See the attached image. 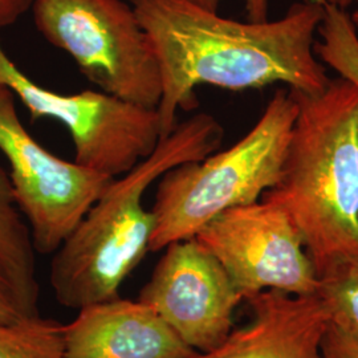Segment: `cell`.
Returning a JSON list of instances; mask_svg holds the SVG:
<instances>
[{"mask_svg": "<svg viewBox=\"0 0 358 358\" xmlns=\"http://www.w3.org/2000/svg\"><path fill=\"white\" fill-rule=\"evenodd\" d=\"M149 35L162 75L157 108L161 138L177 127L178 109L196 108L195 88L259 90L275 83L319 93L331 81L315 53L322 4H292L282 19L242 23L190 0H129Z\"/></svg>", "mask_w": 358, "mask_h": 358, "instance_id": "6da1fadb", "label": "cell"}, {"mask_svg": "<svg viewBox=\"0 0 358 358\" xmlns=\"http://www.w3.org/2000/svg\"><path fill=\"white\" fill-rule=\"evenodd\" d=\"M289 92L299 115L280 180L262 199L292 220L320 276L358 262V88L340 77L319 93Z\"/></svg>", "mask_w": 358, "mask_h": 358, "instance_id": "7a4b0ae2", "label": "cell"}, {"mask_svg": "<svg viewBox=\"0 0 358 358\" xmlns=\"http://www.w3.org/2000/svg\"><path fill=\"white\" fill-rule=\"evenodd\" d=\"M223 128L196 113L158 142L153 153L115 178L53 254L50 282L56 301L81 309L118 297L121 285L149 252L155 220L143 196L173 167L215 153Z\"/></svg>", "mask_w": 358, "mask_h": 358, "instance_id": "3957f363", "label": "cell"}, {"mask_svg": "<svg viewBox=\"0 0 358 358\" xmlns=\"http://www.w3.org/2000/svg\"><path fill=\"white\" fill-rule=\"evenodd\" d=\"M299 105L278 90L241 141L202 161L170 169L158 182L149 251L194 238L223 211L257 202L278 185Z\"/></svg>", "mask_w": 358, "mask_h": 358, "instance_id": "277c9868", "label": "cell"}, {"mask_svg": "<svg viewBox=\"0 0 358 358\" xmlns=\"http://www.w3.org/2000/svg\"><path fill=\"white\" fill-rule=\"evenodd\" d=\"M34 22L100 90L129 103L158 108L161 66L134 8L122 0H34Z\"/></svg>", "mask_w": 358, "mask_h": 358, "instance_id": "5b68a950", "label": "cell"}, {"mask_svg": "<svg viewBox=\"0 0 358 358\" xmlns=\"http://www.w3.org/2000/svg\"><path fill=\"white\" fill-rule=\"evenodd\" d=\"M0 84L13 90L31 120L64 124L75 145V162L118 178L153 153L161 140L157 108L129 103L105 92L63 94L40 87L13 63L0 43Z\"/></svg>", "mask_w": 358, "mask_h": 358, "instance_id": "8992f818", "label": "cell"}, {"mask_svg": "<svg viewBox=\"0 0 358 358\" xmlns=\"http://www.w3.org/2000/svg\"><path fill=\"white\" fill-rule=\"evenodd\" d=\"M16 96L0 84V152L36 252L53 255L115 178L48 152L24 128Z\"/></svg>", "mask_w": 358, "mask_h": 358, "instance_id": "52a82bcc", "label": "cell"}, {"mask_svg": "<svg viewBox=\"0 0 358 358\" xmlns=\"http://www.w3.org/2000/svg\"><path fill=\"white\" fill-rule=\"evenodd\" d=\"M194 238L217 257L243 294L263 291L307 296L319 288V276L292 220L267 201L232 207Z\"/></svg>", "mask_w": 358, "mask_h": 358, "instance_id": "ba28073f", "label": "cell"}, {"mask_svg": "<svg viewBox=\"0 0 358 358\" xmlns=\"http://www.w3.org/2000/svg\"><path fill=\"white\" fill-rule=\"evenodd\" d=\"M138 301L198 353L220 345L234 329V312L244 301L222 263L196 238L169 244Z\"/></svg>", "mask_w": 358, "mask_h": 358, "instance_id": "9c48e42d", "label": "cell"}, {"mask_svg": "<svg viewBox=\"0 0 358 358\" xmlns=\"http://www.w3.org/2000/svg\"><path fill=\"white\" fill-rule=\"evenodd\" d=\"M251 320L220 345L190 358H322L331 319L317 294L263 291L247 297Z\"/></svg>", "mask_w": 358, "mask_h": 358, "instance_id": "30bf717a", "label": "cell"}, {"mask_svg": "<svg viewBox=\"0 0 358 358\" xmlns=\"http://www.w3.org/2000/svg\"><path fill=\"white\" fill-rule=\"evenodd\" d=\"M66 358H190L182 341L153 309L120 296L78 309L64 325Z\"/></svg>", "mask_w": 358, "mask_h": 358, "instance_id": "8fae6325", "label": "cell"}, {"mask_svg": "<svg viewBox=\"0 0 358 358\" xmlns=\"http://www.w3.org/2000/svg\"><path fill=\"white\" fill-rule=\"evenodd\" d=\"M36 254L10 174L0 166V324L40 315Z\"/></svg>", "mask_w": 358, "mask_h": 358, "instance_id": "7c38bea8", "label": "cell"}, {"mask_svg": "<svg viewBox=\"0 0 358 358\" xmlns=\"http://www.w3.org/2000/svg\"><path fill=\"white\" fill-rule=\"evenodd\" d=\"M0 358H66L64 325L41 315L0 324Z\"/></svg>", "mask_w": 358, "mask_h": 358, "instance_id": "4fadbf2b", "label": "cell"}, {"mask_svg": "<svg viewBox=\"0 0 358 358\" xmlns=\"http://www.w3.org/2000/svg\"><path fill=\"white\" fill-rule=\"evenodd\" d=\"M322 7L324 15L317 28L321 41H315V53L358 88V38L350 15L331 4Z\"/></svg>", "mask_w": 358, "mask_h": 358, "instance_id": "5bb4252c", "label": "cell"}, {"mask_svg": "<svg viewBox=\"0 0 358 358\" xmlns=\"http://www.w3.org/2000/svg\"><path fill=\"white\" fill-rule=\"evenodd\" d=\"M317 296L331 322L358 341V262L333 264L319 276Z\"/></svg>", "mask_w": 358, "mask_h": 358, "instance_id": "9a60e30c", "label": "cell"}, {"mask_svg": "<svg viewBox=\"0 0 358 358\" xmlns=\"http://www.w3.org/2000/svg\"><path fill=\"white\" fill-rule=\"evenodd\" d=\"M322 358H358V341L331 322L322 341Z\"/></svg>", "mask_w": 358, "mask_h": 358, "instance_id": "2e32d148", "label": "cell"}, {"mask_svg": "<svg viewBox=\"0 0 358 358\" xmlns=\"http://www.w3.org/2000/svg\"><path fill=\"white\" fill-rule=\"evenodd\" d=\"M194 4L211 13H217L220 0H190ZM248 20L254 23H263L268 20V0H244Z\"/></svg>", "mask_w": 358, "mask_h": 358, "instance_id": "e0dca14e", "label": "cell"}, {"mask_svg": "<svg viewBox=\"0 0 358 358\" xmlns=\"http://www.w3.org/2000/svg\"><path fill=\"white\" fill-rule=\"evenodd\" d=\"M32 4L34 0H0V28L15 24Z\"/></svg>", "mask_w": 358, "mask_h": 358, "instance_id": "ac0fdd59", "label": "cell"}, {"mask_svg": "<svg viewBox=\"0 0 358 358\" xmlns=\"http://www.w3.org/2000/svg\"><path fill=\"white\" fill-rule=\"evenodd\" d=\"M316 1H319L321 4H331L340 10H346L353 0H316Z\"/></svg>", "mask_w": 358, "mask_h": 358, "instance_id": "d6986e66", "label": "cell"}, {"mask_svg": "<svg viewBox=\"0 0 358 358\" xmlns=\"http://www.w3.org/2000/svg\"><path fill=\"white\" fill-rule=\"evenodd\" d=\"M350 19H352V23H353V27H355V31H356L358 38V10H356L355 13L350 15Z\"/></svg>", "mask_w": 358, "mask_h": 358, "instance_id": "ffe728a7", "label": "cell"}]
</instances>
